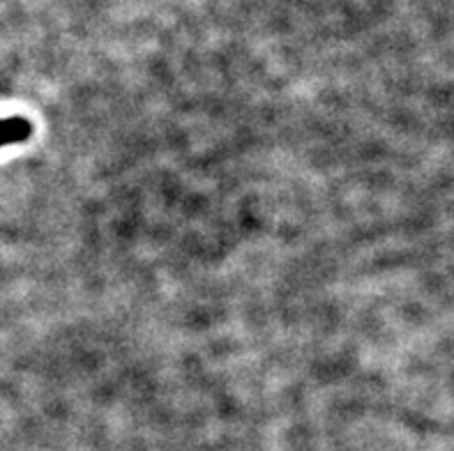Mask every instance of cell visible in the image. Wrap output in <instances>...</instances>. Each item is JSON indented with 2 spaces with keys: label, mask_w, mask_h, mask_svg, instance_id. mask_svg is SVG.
Listing matches in <instances>:
<instances>
[{
  "label": "cell",
  "mask_w": 454,
  "mask_h": 451,
  "mask_svg": "<svg viewBox=\"0 0 454 451\" xmlns=\"http://www.w3.org/2000/svg\"><path fill=\"white\" fill-rule=\"evenodd\" d=\"M33 136V125L26 118H0V148L23 144Z\"/></svg>",
  "instance_id": "obj_1"
}]
</instances>
